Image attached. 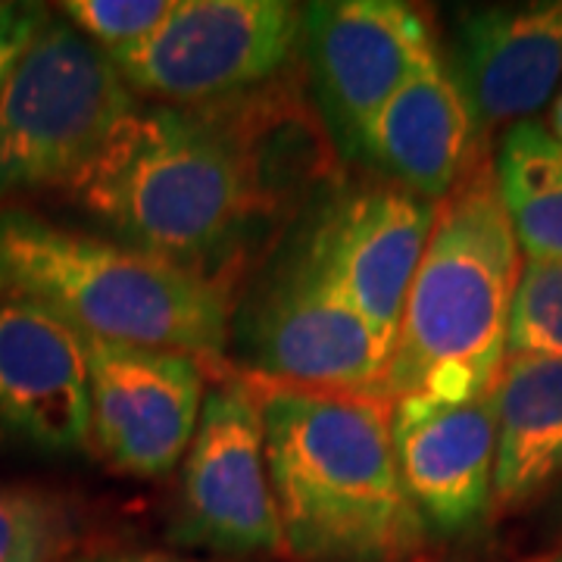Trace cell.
I'll return each instance as SVG.
<instances>
[{"instance_id": "cell-9", "label": "cell", "mask_w": 562, "mask_h": 562, "mask_svg": "<svg viewBox=\"0 0 562 562\" xmlns=\"http://www.w3.org/2000/svg\"><path fill=\"white\" fill-rule=\"evenodd\" d=\"M169 538L220 557L284 553L254 382L222 379L206 391Z\"/></svg>"}, {"instance_id": "cell-7", "label": "cell", "mask_w": 562, "mask_h": 562, "mask_svg": "<svg viewBox=\"0 0 562 562\" xmlns=\"http://www.w3.org/2000/svg\"><path fill=\"white\" fill-rule=\"evenodd\" d=\"M297 54L325 138L347 162H366L384 103L441 57L428 22L401 0L306 3Z\"/></svg>"}, {"instance_id": "cell-6", "label": "cell", "mask_w": 562, "mask_h": 562, "mask_svg": "<svg viewBox=\"0 0 562 562\" xmlns=\"http://www.w3.org/2000/svg\"><path fill=\"white\" fill-rule=\"evenodd\" d=\"M228 341L260 382L384 401L391 344L319 279L301 244L250 291Z\"/></svg>"}, {"instance_id": "cell-21", "label": "cell", "mask_w": 562, "mask_h": 562, "mask_svg": "<svg viewBox=\"0 0 562 562\" xmlns=\"http://www.w3.org/2000/svg\"><path fill=\"white\" fill-rule=\"evenodd\" d=\"M47 16L50 13L41 3H0V91Z\"/></svg>"}, {"instance_id": "cell-1", "label": "cell", "mask_w": 562, "mask_h": 562, "mask_svg": "<svg viewBox=\"0 0 562 562\" xmlns=\"http://www.w3.org/2000/svg\"><path fill=\"white\" fill-rule=\"evenodd\" d=\"M72 191L116 241L220 281L272 213L279 188L257 122L138 103Z\"/></svg>"}, {"instance_id": "cell-17", "label": "cell", "mask_w": 562, "mask_h": 562, "mask_svg": "<svg viewBox=\"0 0 562 562\" xmlns=\"http://www.w3.org/2000/svg\"><path fill=\"white\" fill-rule=\"evenodd\" d=\"M494 179L525 260H562V144L535 120L506 128Z\"/></svg>"}, {"instance_id": "cell-18", "label": "cell", "mask_w": 562, "mask_h": 562, "mask_svg": "<svg viewBox=\"0 0 562 562\" xmlns=\"http://www.w3.org/2000/svg\"><path fill=\"white\" fill-rule=\"evenodd\" d=\"M79 543V522L66 501L0 487V562H63Z\"/></svg>"}, {"instance_id": "cell-2", "label": "cell", "mask_w": 562, "mask_h": 562, "mask_svg": "<svg viewBox=\"0 0 562 562\" xmlns=\"http://www.w3.org/2000/svg\"><path fill=\"white\" fill-rule=\"evenodd\" d=\"M284 553L301 562H406L431 538L391 450V403L257 379Z\"/></svg>"}, {"instance_id": "cell-15", "label": "cell", "mask_w": 562, "mask_h": 562, "mask_svg": "<svg viewBox=\"0 0 562 562\" xmlns=\"http://www.w3.org/2000/svg\"><path fill=\"white\" fill-rule=\"evenodd\" d=\"M479 125L443 57L422 66L384 103L366 162L416 198L443 201L475 166Z\"/></svg>"}, {"instance_id": "cell-10", "label": "cell", "mask_w": 562, "mask_h": 562, "mask_svg": "<svg viewBox=\"0 0 562 562\" xmlns=\"http://www.w3.org/2000/svg\"><path fill=\"white\" fill-rule=\"evenodd\" d=\"M91 443L116 472L160 479L194 441L206 397L203 360L179 350L88 341Z\"/></svg>"}, {"instance_id": "cell-22", "label": "cell", "mask_w": 562, "mask_h": 562, "mask_svg": "<svg viewBox=\"0 0 562 562\" xmlns=\"http://www.w3.org/2000/svg\"><path fill=\"white\" fill-rule=\"evenodd\" d=\"M63 562H184L154 550H98V553H72Z\"/></svg>"}, {"instance_id": "cell-11", "label": "cell", "mask_w": 562, "mask_h": 562, "mask_svg": "<svg viewBox=\"0 0 562 562\" xmlns=\"http://www.w3.org/2000/svg\"><path fill=\"white\" fill-rule=\"evenodd\" d=\"M438 203L403 188H366L331 203L301 250L319 279L394 347Z\"/></svg>"}, {"instance_id": "cell-3", "label": "cell", "mask_w": 562, "mask_h": 562, "mask_svg": "<svg viewBox=\"0 0 562 562\" xmlns=\"http://www.w3.org/2000/svg\"><path fill=\"white\" fill-rule=\"evenodd\" d=\"M519 269V241L503 210L494 160L479 157L438 201L391 347L384 401L487 397L506 362Z\"/></svg>"}, {"instance_id": "cell-12", "label": "cell", "mask_w": 562, "mask_h": 562, "mask_svg": "<svg viewBox=\"0 0 562 562\" xmlns=\"http://www.w3.org/2000/svg\"><path fill=\"white\" fill-rule=\"evenodd\" d=\"M0 438L57 457L91 447L88 338L16 297H0Z\"/></svg>"}, {"instance_id": "cell-4", "label": "cell", "mask_w": 562, "mask_h": 562, "mask_svg": "<svg viewBox=\"0 0 562 562\" xmlns=\"http://www.w3.org/2000/svg\"><path fill=\"white\" fill-rule=\"evenodd\" d=\"M0 297L44 306L88 341L220 360L232 301L220 281L0 203Z\"/></svg>"}, {"instance_id": "cell-14", "label": "cell", "mask_w": 562, "mask_h": 562, "mask_svg": "<svg viewBox=\"0 0 562 562\" xmlns=\"http://www.w3.org/2000/svg\"><path fill=\"white\" fill-rule=\"evenodd\" d=\"M443 63L479 132L525 122L562 81V0L465 10Z\"/></svg>"}, {"instance_id": "cell-8", "label": "cell", "mask_w": 562, "mask_h": 562, "mask_svg": "<svg viewBox=\"0 0 562 562\" xmlns=\"http://www.w3.org/2000/svg\"><path fill=\"white\" fill-rule=\"evenodd\" d=\"M301 7L284 0H179L116 63L125 85L169 106H206L272 81L297 54Z\"/></svg>"}, {"instance_id": "cell-23", "label": "cell", "mask_w": 562, "mask_h": 562, "mask_svg": "<svg viewBox=\"0 0 562 562\" xmlns=\"http://www.w3.org/2000/svg\"><path fill=\"white\" fill-rule=\"evenodd\" d=\"M547 132L562 144V88L560 94H557V101H553V110H550V125H547Z\"/></svg>"}, {"instance_id": "cell-13", "label": "cell", "mask_w": 562, "mask_h": 562, "mask_svg": "<svg viewBox=\"0 0 562 562\" xmlns=\"http://www.w3.org/2000/svg\"><path fill=\"white\" fill-rule=\"evenodd\" d=\"M494 394V391H491ZM391 403V450L409 501L431 535H465L494 509V401Z\"/></svg>"}, {"instance_id": "cell-20", "label": "cell", "mask_w": 562, "mask_h": 562, "mask_svg": "<svg viewBox=\"0 0 562 562\" xmlns=\"http://www.w3.org/2000/svg\"><path fill=\"white\" fill-rule=\"evenodd\" d=\"M172 0H66L60 13L85 38L122 57L147 41L169 16Z\"/></svg>"}, {"instance_id": "cell-16", "label": "cell", "mask_w": 562, "mask_h": 562, "mask_svg": "<svg viewBox=\"0 0 562 562\" xmlns=\"http://www.w3.org/2000/svg\"><path fill=\"white\" fill-rule=\"evenodd\" d=\"M491 401L494 506L516 509L562 479V360L506 357Z\"/></svg>"}, {"instance_id": "cell-19", "label": "cell", "mask_w": 562, "mask_h": 562, "mask_svg": "<svg viewBox=\"0 0 562 562\" xmlns=\"http://www.w3.org/2000/svg\"><path fill=\"white\" fill-rule=\"evenodd\" d=\"M506 357L562 360V260H525L513 294Z\"/></svg>"}, {"instance_id": "cell-24", "label": "cell", "mask_w": 562, "mask_h": 562, "mask_svg": "<svg viewBox=\"0 0 562 562\" xmlns=\"http://www.w3.org/2000/svg\"><path fill=\"white\" fill-rule=\"evenodd\" d=\"M550 562H562V553H560V557H557V560H550Z\"/></svg>"}, {"instance_id": "cell-5", "label": "cell", "mask_w": 562, "mask_h": 562, "mask_svg": "<svg viewBox=\"0 0 562 562\" xmlns=\"http://www.w3.org/2000/svg\"><path fill=\"white\" fill-rule=\"evenodd\" d=\"M135 106L110 54L47 16L0 91V201L76 188Z\"/></svg>"}]
</instances>
